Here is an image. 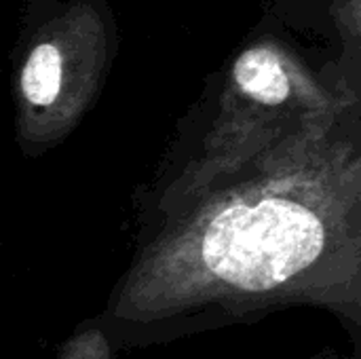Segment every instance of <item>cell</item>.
Returning <instances> with one entry per match:
<instances>
[{
  "label": "cell",
  "mask_w": 361,
  "mask_h": 359,
  "mask_svg": "<svg viewBox=\"0 0 361 359\" xmlns=\"http://www.w3.org/2000/svg\"><path fill=\"white\" fill-rule=\"evenodd\" d=\"M262 13L176 123L148 180L131 193L140 222L203 193L269 150L334 121L345 104L324 49Z\"/></svg>",
  "instance_id": "cell-1"
},
{
  "label": "cell",
  "mask_w": 361,
  "mask_h": 359,
  "mask_svg": "<svg viewBox=\"0 0 361 359\" xmlns=\"http://www.w3.org/2000/svg\"><path fill=\"white\" fill-rule=\"evenodd\" d=\"M114 0H25L11 49L15 144L38 159L97 104L121 47Z\"/></svg>",
  "instance_id": "cell-2"
},
{
  "label": "cell",
  "mask_w": 361,
  "mask_h": 359,
  "mask_svg": "<svg viewBox=\"0 0 361 359\" xmlns=\"http://www.w3.org/2000/svg\"><path fill=\"white\" fill-rule=\"evenodd\" d=\"M324 59L345 108L361 121V0H332Z\"/></svg>",
  "instance_id": "cell-3"
},
{
  "label": "cell",
  "mask_w": 361,
  "mask_h": 359,
  "mask_svg": "<svg viewBox=\"0 0 361 359\" xmlns=\"http://www.w3.org/2000/svg\"><path fill=\"white\" fill-rule=\"evenodd\" d=\"M262 13L279 17L300 36L330 38V4L332 0H258Z\"/></svg>",
  "instance_id": "cell-4"
}]
</instances>
